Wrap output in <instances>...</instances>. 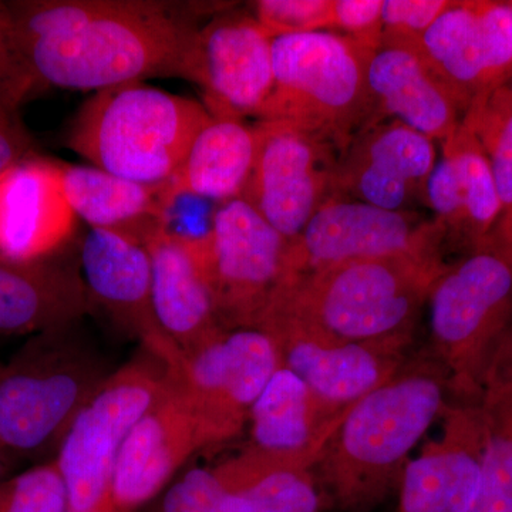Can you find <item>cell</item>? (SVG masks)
<instances>
[{"instance_id":"obj_32","label":"cell","mask_w":512,"mask_h":512,"mask_svg":"<svg viewBox=\"0 0 512 512\" xmlns=\"http://www.w3.org/2000/svg\"><path fill=\"white\" fill-rule=\"evenodd\" d=\"M483 454V477L467 512H512V420L491 419Z\"/></svg>"},{"instance_id":"obj_22","label":"cell","mask_w":512,"mask_h":512,"mask_svg":"<svg viewBox=\"0 0 512 512\" xmlns=\"http://www.w3.org/2000/svg\"><path fill=\"white\" fill-rule=\"evenodd\" d=\"M64 194L76 217L94 229L146 242L160 225L161 185L134 183L94 165L62 164Z\"/></svg>"},{"instance_id":"obj_33","label":"cell","mask_w":512,"mask_h":512,"mask_svg":"<svg viewBox=\"0 0 512 512\" xmlns=\"http://www.w3.org/2000/svg\"><path fill=\"white\" fill-rule=\"evenodd\" d=\"M251 9L272 39L333 32V0H258Z\"/></svg>"},{"instance_id":"obj_24","label":"cell","mask_w":512,"mask_h":512,"mask_svg":"<svg viewBox=\"0 0 512 512\" xmlns=\"http://www.w3.org/2000/svg\"><path fill=\"white\" fill-rule=\"evenodd\" d=\"M484 450L460 447L412 461L403 478V512H467L483 477Z\"/></svg>"},{"instance_id":"obj_39","label":"cell","mask_w":512,"mask_h":512,"mask_svg":"<svg viewBox=\"0 0 512 512\" xmlns=\"http://www.w3.org/2000/svg\"><path fill=\"white\" fill-rule=\"evenodd\" d=\"M33 157V141L18 117H0V174Z\"/></svg>"},{"instance_id":"obj_16","label":"cell","mask_w":512,"mask_h":512,"mask_svg":"<svg viewBox=\"0 0 512 512\" xmlns=\"http://www.w3.org/2000/svg\"><path fill=\"white\" fill-rule=\"evenodd\" d=\"M74 224L62 164L33 156L0 174V255L49 258L72 237Z\"/></svg>"},{"instance_id":"obj_20","label":"cell","mask_w":512,"mask_h":512,"mask_svg":"<svg viewBox=\"0 0 512 512\" xmlns=\"http://www.w3.org/2000/svg\"><path fill=\"white\" fill-rule=\"evenodd\" d=\"M92 311L82 274L73 266L0 255V335H36Z\"/></svg>"},{"instance_id":"obj_25","label":"cell","mask_w":512,"mask_h":512,"mask_svg":"<svg viewBox=\"0 0 512 512\" xmlns=\"http://www.w3.org/2000/svg\"><path fill=\"white\" fill-rule=\"evenodd\" d=\"M308 389L301 377L281 365L251 409L252 436L256 453L275 466L302 450L309 440Z\"/></svg>"},{"instance_id":"obj_4","label":"cell","mask_w":512,"mask_h":512,"mask_svg":"<svg viewBox=\"0 0 512 512\" xmlns=\"http://www.w3.org/2000/svg\"><path fill=\"white\" fill-rule=\"evenodd\" d=\"M370 53L336 32L276 37L274 86L259 121L301 128L342 153L373 121Z\"/></svg>"},{"instance_id":"obj_8","label":"cell","mask_w":512,"mask_h":512,"mask_svg":"<svg viewBox=\"0 0 512 512\" xmlns=\"http://www.w3.org/2000/svg\"><path fill=\"white\" fill-rule=\"evenodd\" d=\"M288 245L244 198L220 204L202 247L218 323L256 328L284 282Z\"/></svg>"},{"instance_id":"obj_6","label":"cell","mask_w":512,"mask_h":512,"mask_svg":"<svg viewBox=\"0 0 512 512\" xmlns=\"http://www.w3.org/2000/svg\"><path fill=\"white\" fill-rule=\"evenodd\" d=\"M168 375L167 363L143 349L114 370L74 417L55 458L69 511L116 510L110 487L117 457L138 420L164 392Z\"/></svg>"},{"instance_id":"obj_38","label":"cell","mask_w":512,"mask_h":512,"mask_svg":"<svg viewBox=\"0 0 512 512\" xmlns=\"http://www.w3.org/2000/svg\"><path fill=\"white\" fill-rule=\"evenodd\" d=\"M490 406L512 413V319L498 342L490 370Z\"/></svg>"},{"instance_id":"obj_18","label":"cell","mask_w":512,"mask_h":512,"mask_svg":"<svg viewBox=\"0 0 512 512\" xmlns=\"http://www.w3.org/2000/svg\"><path fill=\"white\" fill-rule=\"evenodd\" d=\"M367 87L373 103L372 124L400 121L443 143L463 121L456 101L412 47L382 46L370 53Z\"/></svg>"},{"instance_id":"obj_30","label":"cell","mask_w":512,"mask_h":512,"mask_svg":"<svg viewBox=\"0 0 512 512\" xmlns=\"http://www.w3.org/2000/svg\"><path fill=\"white\" fill-rule=\"evenodd\" d=\"M66 485L55 460L0 481V512H67Z\"/></svg>"},{"instance_id":"obj_9","label":"cell","mask_w":512,"mask_h":512,"mask_svg":"<svg viewBox=\"0 0 512 512\" xmlns=\"http://www.w3.org/2000/svg\"><path fill=\"white\" fill-rule=\"evenodd\" d=\"M439 222L414 211H387L330 195L301 234L289 242L284 281H299L336 266L383 258L443 241Z\"/></svg>"},{"instance_id":"obj_35","label":"cell","mask_w":512,"mask_h":512,"mask_svg":"<svg viewBox=\"0 0 512 512\" xmlns=\"http://www.w3.org/2000/svg\"><path fill=\"white\" fill-rule=\"evenodd\" d=\"M454 0H383V46L417 49Z\"/></svg>"},{"instance_id":"obj_36","label":"cell","mask_w":512,"mask_h":512,"mask_svg":"<svg viewBox=\"0 0 512 512\" xmlns=\"http://www.w3.org/2000/svg\"><path fill=\"white\" fill-rule=\"evenodd\" d=\"M424 202L434 212V221L439 222L446 235L466 242V214L460 177L454 158L444 148L427 181Z\"/></svg>"},{"instance_id":"obj_15","label":"cell","mask_w":512,"mask_h":512,"mask_svg":"<svg viewBox=\"0 0 512 512\" xmlns=\"http://www.w3.org/2000/svg\"><path fill=\"white\" fill-rule=\"evenodd\" d=\"M80 274L92 305L143 349L165 363L177 356V346L158 326L151 301V258L143 242L106 229L90 228L80 251Z\"/></svg>"},{"instance_id":"obj_17","label":"cell","mask_w":512,"mask_h":512,"mask_svg":"<svg viewBox=\"0 0 512 512\" xmlns=\"http://www.w3.org/2000/svg\"><path fill=\"white\" fill-rule=\"evenodd\" d=\"M440 406L439 384L424 377L373 389L349 413L343 447L367 466H389L426 433Z\"/></svg>"},{"instance_id":"obj_14","label":"cell","mask_w":512,"mask_h":512,"mask_svg":"<svg viewBox=\"0 0 512 512\" xmlns=\"http://www.w3.org/2000/svg\"><path fill=\"white\" fill-rule=\"evenodd\" d=\"M205 446L197 414L170 373L164 392L121 447L111 477V505L116 511L136 512Z\"/></svg>"},{"instance_id":"obj_26","label":"cell","mask_w":512,"mask_h":512,"mask_svg":"<svg viewBox=\"0 0 512 512\" xmlns=\"http://www.w3.org/2000/svg\"><path fill=\"white\" fill-rule=\"evenodd\" d=\"M466 124L490 163L500 198L501 215L487 247H493L512 262V94L507 86L494 90L471 104L464 114Z\"/></svg>"},{"instance_id":"obj_28","label":"cell","mask_w":512,"mask_h":512,"mask_svg":"<svg viewBox=\"0 0 512 512\" xmlns=\"http://www.w3.org/2000/svg\"><path fill=\"white\" fill-rule=\"evenodd\" d=\"M275 470L279 468L256 451L234 463L194 468L168 488L153 512H211L228 495Z\"/></svg>"},{"instance_id":"obj_19","label":"cell","mask_w":512,"mask_h":512,"mask_svg":"<svg viewBox=\"0 0 512 512\" xmlns=\"http://www.w3.org/2000/svg\"><path fill=\"white\" fill-rule=\"evenodd\" d=\"M151 258V301L160 329L180 350L200 345L221 329L202 247L167 237L157 229L144 242Z\"/></svg>"},{"instance_id":"obj_27","label":"cell","mask_w":512,"mask_h":512,"mask_svg":"<svg viewBox=\"0 0 512 512\" xmlns=\"http://www.w3.org/2000/svg\"><path fill=\"white\" fill-rule=\"evenodd\" d=\"M454 158L460 177L466 214V244L470 252L487 247L501 215L500 198L490 163L473 131L461 121L460 127L443 141Z\"/></svg>"},{"instance_id":"obj_37","label":"cell","mask_w":512,"mask_h":512,"mask_svg":"<svg viewBox=\"0 0 512 512\" xmlns=\"http://www.w3.org/2000/svg\"><path fill=\"white\" fill-rule=\"evenodd\" d=\"M333 32L376 52L383 46V0H333Z\"/></svg>"},{"instance_id":"obj_1","label":"cell","mask_w":512,"mask_h":512,"mask_svg":"<svg viewBox=\"0 0 512 512\" xmlns=\"http://www.w3.org/2000/svg\"><path fill=\"white\" fill-rule=\"evenodd\" d=\"M42 86L101 92L148 77L192 82L198 29L185 6L140 0L6 2Z\"/></svg>"},{"instance_id":"obj_29","label":"cell","mask_w":512,"mask_h":512,"mask_svg":"<svg viewBox=\"0 0 512 512\" xmlns=\"http://www.w3.org/2000/svg\"><path fill=\"white\" fill-rule=\"evenodd\" d=\"M318 507L312 484L293 468H279L228 495L211 512H316Z\"/></svg>"},{"instance_id":"obj_3","label":"cell","mask_w":512,"mask_h":512,"mask_svg":"<svg viewBox=\"0 0 512 512\" xmlns=\"http://www.w3.org/2000/svg\"><path fill=\"white\" fill-rule=\"evenodd\" d=\"M212 119L204 104L144 83L96 92L70 124V150L107 173L161 185L183 163L192 141Z\"/></svg>"},{"instance_id":"obj_12","label":"cell","mask_w":512,"mask_h":512,"mask_svg":"<svg viewBox=\"0 0 512 512\" xmlns=\"http://www.w3.org/2000/svg\"><path fill=\"white\" fill-rule=\"evenodd\" d=\"M272 42L247 10L222 9L198 29L192 83L212 117H259L274 86Z\"/></svg>"},{"instance_id":"obj_34","label":"cell","mask_w":512,"mask_h":512,"mask_svg":"<svg viewBox=\"0 0 512 512\" xmlns=\"http://www.w3.org/2000/svg\"><path fill=\"white\" fill-rule=\"evenodd\" d=\"M40 86L16 39L8 3L0 2V117H18L20 106Z\"/></svg>"},{"instance_id":"obj_11","label":"cell","mask_w":512,"mask_h":512,"mask_svg":"<svg viewBox=\"0 0 512 512\" xmlns=\"http://www.w3.org/2000/svg\"><path fill=\"white\" fill-rule=\"evenodd\" d=\"M511 319L512 262L493 247L470 252L431 288V329L468 370L484 365Z\"/></svg>"},{"instance_id":"obj_7","label":"cell","mask_w":512,"mask_h":512,"mask_svg":"<svg viewBox=\"0 0 512 512\" xmlns=\"http://www.w3.org/2000/svg\"><path fill=\"white\" fill-rule=\"evenodd\" d=\"M281 365L268 333L238 328L220 329L200 345L180 350L168 370L190 400L208 446L239 429Z\"/></svg>"},{"instance_id":"obj_5","label":"cell","mask_w":512,"mask_h":512,"mask_svg":"<svg viewBox=\"0 0 512 512\" xmlns=\"http://www.w3.org/2000/svg\"><path fill=\"white\" fill-rule=\"evenodd\" d=\"M441 242L336 266L299 281H284L272 302L312 328L348 340L380 338L410 319L421 296L443 274Z\"/></svg>"},{"instance_id":"obj_42","label":"cell","mask_w":512,"mask_h":512,"mask_svg":"<svg viewBox=\"0 0 512 512\" xmlns=\"http://www.w3.org/2000/svg\"><path fill=\"white\" fill-rule=\"evenodd\" d=\"M67 512H74V511H67ZM103 512H117L116 510H109V511H103Z\"/></svg>"},{"instance_id":"obj_2","label":"cell","mask_w":512,"mask_h":512,"mask_svg":"<svg viewBox=\"0 0 512 512\" xmlns=\"http://www.w3.org/2000/svg\"><path fill=\"white\" fill-rule=\"evenodd\" d=\"M111 373L80 320L30 336L0 367V454L8 466L57 453L74 417Z\"/></svg>"},{"instance_id":"obj_21","label":"cell","mask_w":512,"mask_h":512,"mask_svg":"<svg viewBox=\"0 0 512 512\" xmlns=\"http://www.w3.org/2000/svg\"><path fill=\"white\" fill-rule=\"evenodd\" d=\"M417 50L463 117L474 101L494 92L478 0H454L427 30Z\"/></svg>"},{"instance_id":"obj_40","label":"cell","mask_w":512,"mask_h":512,"mask_svg":"<svg viewBox=\"0 0 512 512\" xmlns=\"http://www.w3.org/2000/svg\"><path fill=\"white\" fill-rule=\"evenodd\" d=\"M12 470L8 466V463H6L5 458L2 457V454H0V481L5 480V478H8L9 471Z\"/></svg>"},{"instance_id":"obj_23","label":"cell","mask_w":512,"mask_h":512,"mask_svg":"<svg viewBox=\"0 0 512 512\" xmlns=\"http://www.w3.org/2000/svg\"><path fill=\"white\" fill-rule=\"evenodd\" d=\"M255 150L254 126L212 117L192 141L170 181L217 204L242 198L254 167Z\"/></svg>"},{"instance_id":"obj_43","label":"cell","mask_w":512,"mask_h":512,"mask_svg":"<svg viewBox=\"0 0 512 512\" xmlns=\"http://www.w3.org/2000/svg\"><path fill=\"white\" fill-rule=\"evenodd\" d=\"M117 512H120V511H117Z\"/></svg>"},{"instance_id":"obj_10","label":"cell","mask_w":512,"mask_h":512,"mask_svg":"<svg viewBox=\"0 0 512 512\" xmlns=\"http://www.w3.org/2000/svg\"><path fill=\"white\" fill-rule=\"evenodd\" d=\"M254 167L242 198L293 241L332 194L335 148L301 128L258 121Z\"/></svg>"},{"instance_id":"obj_31","label":"cell","mask_w":512,"mask_h":512,"mask_svg":"<svg viewBox=\"0 0 512 512\" xmlns=\"http://www.w3.org/2000/svg\"><path fill=\"white\" fill-rule=\"evenodd\" d=\"M220 204L185 190L173 181L161 184L160 231L192 247L210 238Z\"/></svg>"},{"instance_id":"obj_41","label":"cell","mask_w":512,"mask_h":512,"mask_svg":"<svg viewBox=\"0 0 512 512\" xmlns=\"http://www.w3.org/2000/svg\"><path fill=\"white\" fill-rule=\"evenodd\" d=\"M507 87H508V89H510V92L512 94V77H511L510 82H508Z\"/></svg>"},{"instance_id":"obj_13","label":"cell","mask_w":512,"mask_h":512,"mask_svg":"<svg viewBox=\"0 0 512 512\" xmlns=\"http://www.w3.org/2000/svg\"><path fill=\"white\" fill-rule=\"evenodd\" d=\"M437 160L436 141L396 120L370 124L336 158L332 194L387 211L423 201Z\"/></svg>"}]
</instances>
